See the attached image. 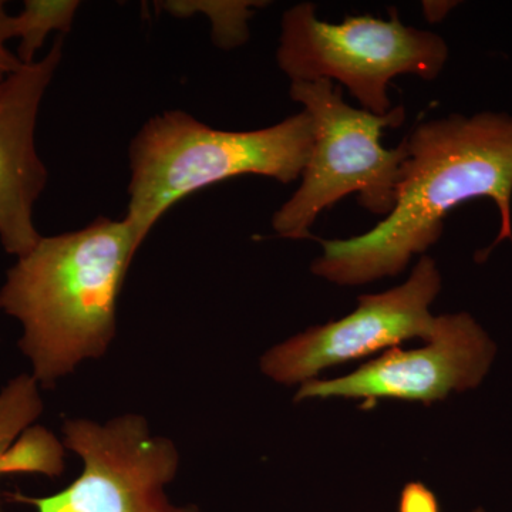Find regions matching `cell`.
Returning <instances> with one entry per match:
<instances>
[{"instance_id":"cell-1","label":"cell","mask_w":512,"mask_h":512,"mask_svg":"<svg viewBox=\"0 0 512 512\" xmlns=\"http://www.w3.org/2000/svg\"><path fill=\"white\" fill-rule=\"evenodd\" d=\"M396 205L375 228L349 239H318L312 272L356 286L402 274L414 255L439 241L458 205L488 198L500 212V232L484 255L512 239V114L481 111L424 121L406 138Z\"/></svg>"},{"instance_id":"cell-2","label":"cell","mask_w":512,"mask_h":512,"mask_svg":"<svg viewBox=\"0 0 512 512\" xmlns=\"http://www.w3.org/2000/svg\"><path fill=\"white\" fill-rule=\"evenodd\" d=\"M141 244L126 218H99L80 231L40 238L9 269L0 309L22 323L19 346L37 383L53 387L83 360L107 352L117 298Z\"/></svg>"},{"instance_id":"cell-3","label":"cell","mask_w":512,"mask_h":512,"mask_svg":"<svg viewBox=\"0 0 512 512\" xmlns=\"http://www.w3.org/2000/svg\"><path fill=\"white\" fill-rule=\"evenodd\" d=\"M312 147L313 123L303 110L255 131L215 130L183 111H167L131 144L126 220L144 242L164 212L192 192L245 174L298 180Z\"/></svg>"},{"instance_id":"cell-4","label":"cell","mask_w":512,"mask_h":512,"mask_svg":"<svg viewBox=\"0 0 512 512\" xmlns=\"http://www.w3.org/2000/svg\"><path fill=\"white\" fill-rule=\"evenodd\" d=\"M291 97L312 119L313 147L301 185L272 217L276 234L311 238L319 215L353 192L366 211L387 217L396 205L407 144L387 150L380 137L384 128L402 126L404 107L384 116L355 109L329 80L293 82Z\"/></svg>"},{"instance_id":"cell-5","label":"cell","mask_w":512,"mask_h":512,"mask_svg":"<svg viewBox=\"0 0 512 512\" xmlns=\"http://www.w3.org/2000/svg\"><path fill=\"white\" fill-rule=\"evenodd\" d=\"M276 60L292 83H339L363 110L384 116L393 109V79L407 74L437 79L448 46L437 33L403 25L396 12L390 20L366 15L328 23L306 2L286 10Z\"/></svg>"},{"instance_id":"cell-6","label":"cell","mask_w":512,"mask_h":512,"mask_svg":"<svg viewBox=\"0 0 512 512\" xmlns=\"http://www.w3.org/2000/svg\"><path fill=\"white\" fill-rule=\"evenodd\" d=\"M64 447L82 457V476L60 493L15 495L37 512H194L175 507L164 487L174 480L180 454L173 441L151 436L147 420L126 414L97 424L67 420Z\"/></svg>"},{"instance_id":"cell-7","label":"cell","mask_w":512,"mask_h":512,"mask_svg":"<svg viewBox=\"0 0 512 512\" xmlns=\"http://www.w3.org/2000/svg\"><path fill=\"white\" fill-rule=\"evenodd\" d=\"M441 291L436 261L423 255L403 285L359 296L355 312L328 325L313 326L265 353L261 369L275 382L305 383L328 367L396 348L404 340L429 342L437 318L430 305Z\"/></svg>"},{"instance_id":"cell-8","label":"cell","mask_w":512,"mask_h":512,"mask_svg":"<svg viewBox=\"0 0 512 512\" xmlns=\"http://www.w3.org/2000/svg\"><path fill=\"white\" fill-rule=\"evenodd\" d=\"M495 355L493 340L468 313L437 316L436 332L426 348H392L360 366L352 375L308 380L295 402L313 399L363 400L370 409L379 400L421 402L447 399L451 392L474 389L483 382Z\"/></svg>"},{"instance_id":"cell-9","label":"cell","mask_w":512,"mask_h":512,"mask_svg":"<svg viewBox=\"0 0 512 512\" xmlns=\"http://www.w3.org/2000/svg\"><path fill=\"white\" fill-rule=\"evenodd\" d=\"M63 39L37 62L22 64L0 82V241L22 258L42 235L33 208L45 190L47 170L36 151L40 104L63 55Z\"/></svg>"},{"instance_id":"cell-10","label":"cell","mask_w":512,"mask_h":512,"mask_svg":"<svg viewBox=\"0 0 512 512\" xmlns=\"http://www.w3.org/2000/svg\"><path fill=\"white\" fill-rule=\"evenodd\" d=\"M79 8L77 0H26L22 12L12 16V37L19 39L20 62H36L37 50L50 33L69 32Z\"/></svg>"},{"instance_id":"cell-11","label":"cell","mask_w":512,"mask_h":512,"mask_svg":"<svg viewBox=\"0 0 512 512\" xmlns=\"http://www.w3.org/2000/svg\"><path fill=\"white\" fill-rule=\"evenodd\" d=\"M42 412L39 383L33 376L16 377L0 392V474H8L6 453L16 437L26 431Z\"/></svg>"},{"instance_id":"cell-12","label":"cell","mask_w":512,"mask_h":512,"mask_svg":"<svg viewBox=\"0 0 512 512\" xmlns=\"http://www.w3.org/2000/svg\"><path fill=\"white\" fill-rule=\"evenodd\" d=\"M63 447L42 427L25 431L22 439L6 453L9 473H40L59 477L63 473Z\"/></svg>"},{"instance_id":"cell-13","label":"cell","mask_w":512,"mask_h":512,"mask_svg":"<svg viewBox=\"0 0 512 512\" xmlns=\"http://www.w3.org/2000/svg\"><path fill=\"white\" fill-rule=\"evenodd\" d=\"M168 10L180 13L191 12L192 9L207 12L214 28V39L222 47L242 45L248 39V20L251 19L252 9L261 3L254 2H171L167 3Z\"/></svg>"},{"instance_id":"cell-14","label":"cell","mask_w":512,"mask_h":512,"mask_svg":"<svg viewBox=\"0 0 512 512\" xmlns=\"http://www.w3.org/2000/svg\"><path fill=\"white\" fill-rule=\"evenodd\" d=\"M399 512H440L439 501L423 483H409L400 495Z\"/></svg>"},{"instance_id":"cell-15","label":"cell","mask_w":512,"mask_h":512,"mask_svg":"<svg viewBox=\"0 0 512 512\" xmlns=\"http://www.w3.org/2000/svg\"><path fill=\"white\" fill-rule=\"evenodd\" d=\"M10 39H13L12 16L6 13L5 2L0 0V82L5 80L9 74L16 72L23 64L18 55L8 49Z\"/></svg>"},{"instance_id":"cell-16","label":"cell","mask_w":512,"mask_h":512,"mask_svg":"<svg viewBox=\"0 0 512 512\" xmlns=\"http://www.w3.org/2000/svg\"><path fill=\"white\" fill-rule=\"evenodd\" d=\"M454 5L456 3H433V6H424V10H426L427 19L430 22H437V20L443 19L448 10L454 8Z\"/></svg>"},{"instance_id":"cell-17","label":"cell","mask_w":512,"mask_h":512,"mask_svg":"<svg viewBox=\"0 0 512 512\" xmlns=\"http://www.w3.org/2000/svg\"><path fill=\"white\" fill-rule=\"evenodd\" d=\"M474 512H484V510H483V508H477V510Z\"/></svg>"}]
</instances>
